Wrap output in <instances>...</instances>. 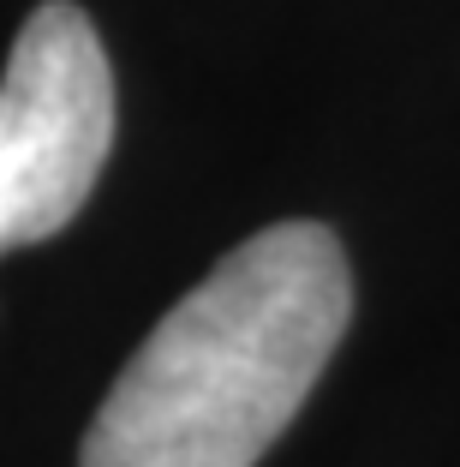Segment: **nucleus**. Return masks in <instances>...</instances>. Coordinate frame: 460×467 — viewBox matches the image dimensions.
<instances>
[{
    "instance_id": "obj_1",
    "label": "nucleus",
    "mask_w": 460,
    "mask_h": 467,
    "mask_svg": "<svg viewBox=\"0 0 460 467\" xmlns=\"http://www.w3.org/2000/svg\"><path fill=\"white\" fill-rule=\"evenodd\" d=\"M347 317V252L323 222L251 234L126 359L78 467H258L317 389Z\"/></svg>"
},
{
    "instance_id": "obj_2",
    "label": "nucleus",
    "mask_w": 460,
    "mask_h": 467,
    "mask_svg": "<svg viewBox=\"0 0 460 467\" xmlns=\"http://www.w3.org/2000/svg\"><path fill=\"white\" fill-rule=\"evenodd\" d=\"M114 150V72L90 13L42 0L0 72V252L36 246L84 210Z\"/></svg>"
}]
</instances>
